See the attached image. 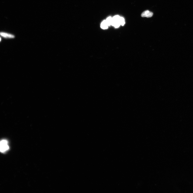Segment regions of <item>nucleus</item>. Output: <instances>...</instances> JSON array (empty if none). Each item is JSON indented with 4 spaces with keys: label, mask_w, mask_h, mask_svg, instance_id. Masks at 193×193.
<instances>
[{
    "label": "nucleus",
    "mask_w": 193,
    "mask_h": 193,
    "mask_svg": "<svg viewBox=\"0 0 193 193\" xmlns=\"http://www.w3.org/2000/svg\"><path fill=\"white\" fill-rule=\"evenodd\" d=\"M9 148L8 142L5 139L0 141V152L4 153L8 151Z\"/></svg>",
    "instance_id": "1"
},
{
    "label": "nucleus",
    "mask_w": 193,
    "mask_h": 193,
    "mask_svg": "<svg viewBox=\"0 0 193 193\" xmlns=\"http://www.w3.org/2000/svg\"><path fill=\"white\" fill-rule=\"evenodd\" d=\"M120 17L118 15H116L113 18L112 25L116 28H117L121 25L120 23Z\"/></svg>",
    "instance_id": "2"
},
{
    "label": "nucleus",
    "mask_w": 193,
    "mask_h": 193,
    "mask_svg": "<svg viewBox=\"0 0 193 193\" xmlns=\"http://www.w3.org/2000/svg\"><path fill=\"white\" fill-rule=\"evenodd\" d=\"M153 15V13L151 12L148 10L145 11H144L142 14V17H152Z\"/></svg>",
    "instance_id": "3"
},
{
    "label": "nucleus",
    "mask_w": 193,
    "mask_h": 193,
    "mask_svg": "<svg viewBox=\"0 0 193 193\" xmlns=\"http://www.w3.org/2000/svg\"><path fill=\"white\" fill-rule=\"evenodd\" d=\"M0 35L5 38H14L15 37L14 35H13L4 32L0 33Z\"/></svg>",
    "instance_id": "4"
},
{
    "label": "nucleus",
    "mask_w": 193,
    "mask_h": 193,
    "mask_svg": "<svg viewBox=\"0 0 193 193\" xmlns=\"http://www.w3.org/2000/svg\"><path fill=\"white\" fill-rule=\"evenodd\" d=\"M108 25L106 20L104 21L101 23V28L104 29H107L108 28Z\"/></svg>",
    "instance_id": "5"
},
{
    "label": "nucleus",
    "mask_w": 193,
    "mask_h": 193,
    "mask_svg": "<svg viewBox=\"0 0 193 193\" xmlns=\"http://www.w3.org/2000/svg\"><path fill=\"white\" fill-rule=\"evenodd\" d=\"M112 21H113V18L111 17H108L106 19V21H107L108 26L112 25Z\"/></svg>",
    "instance_id": "6"
},
{
    "label": "nucleus",
    "mask_w": 193,
    "mask_h": 193,
    "mask_svg": "<svg viewBox=\"0 0 193 193\" xmlns=\"http://www.w3.org/2000/svg\"><path fill=\"white\" fill-rule=\"evenodd\" d=\"M120 23L121 25L123 26L125 24V21L124 19L122 17H120Z\"/></svg>",
    "instance_id": "7"
},
{
    "label": "nucleus",
    "mask_w": 193,
    "mask_h": 193,
    "mask_svg": "<svg viewBox=\"0 0 193 193\" xmlns=\"http://www.w3.org/2000/svg\"><path fill=\"white\" fill-rule=\"evenodd\" d=\"M1 40V37H0V42Z\"/></svg>",
    "instance_id": "8"
}]
</instances>
